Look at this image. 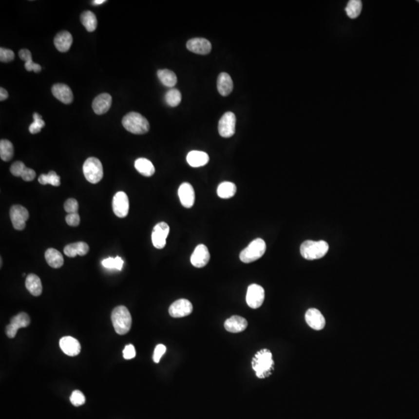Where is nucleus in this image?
<instances>
[{"mask_svg":"<svg viewBox=\"0 0 419 419\" xmlns=\"http://www.w3.org/2000/svg\"><path fill=\"white\" fill-rule=\"evenodd\" d=\"M24 66L26 70L28 71V72L34 71L35 73H39V72L41 71V67H40V65H38V64H37V63L34 62L33 60L27 61V62H25Z\"/></svg>","mask_w":419,"mask_h":419,"instance_id":"49530a36","label":"nucleus"},{"mask_svg":"<svg viewBox=\"0 0 419 419\" xmlns=\"http://www.w3.org/2000/svg\"><path fill=\"white\" fill-rule=\"evenodd\" d=\"M102 265L107 268V269H116L117 270H121L124 266V260L119 256L116 258L109 257L103 259L102 261Z\"/></svg>","mask_w":419,"mask_h":419,"instance_id":"c9c22d12","label":"nucleus"},{"mask_svg":"<svg viewBox=\"0 0 419 419\" xmlns=\"http://www.w3.org/2000/svg\"><path fill=\"white\" fill-rule=\"evenodd\" d=\"M111 320L115 332L118 335H125L132 328V315L124 306H118L113 310Z\"/></svg>","mask_w":419,"mask_h":419,"instance_id":"f03ea898","label":"nucleus"},{"mask_svg":"<svg viewBox=\"0 0 419 419\" xmlns=\"http://www.w3.org/2000/svg\"><path fill=\"white\" fill-rule=\"evenodd\" d=\"M19 57L21 60H23L25 62H27V61L32 60L31 52L27 49L20 50L19 52Z\"/></svg>","mask_w":419,"mask_h":419,"instance_id":"de8ad7c7","label":"nucleus"},{"mask_svg":"<svg viewBox=\"0 0 419 419\" xmlns=\"http://www.w3.org/2000/svg\"><path fill=\"white\" fill-rule=\"evenodd\" d=\"M45 259L48 265L54 269L61 268L64 264L62 254L55 248H48L45 251Z\"/></svg>","mask_w":419,"mask_h":419,"instance_id":"a878e982","label":"nucleus"},{"mask_svg":"<svg viewBox=\"0 0 419 419\" xmlns=\"http://www.w3.org/2000/svg\"><path fill=\"white\" fill-rule=\"evenodd\" d=\"M31 324V319L28 314L21 312L12 318L10 324L6 328V333L10 339H14L18 333V330L21 328H26Z\"/></svg>","mask_w":419,"mask_h":419,"instance_id":"9d476101","label":"nucleus"},{"mask_svg":"<svg viewBox=\"0 0 419 419\" xmlns=\"http://www.w3.org/2000/svg\"><path fill=\"white\" fill-rule=\"evenodd\" d=\"M34 117V122L29 127V131L33 134L39 133L41 131L42 128L45 126V122L42 120L41 115L39 114L38 113H35L33 114Z\"/></svg>","mask_w":419,"mask_h":419,"instance_id":"e433bc0d","label":"nucleus"},{"mask_svg":"<svg viewBox=\"0 0 419 419\" xmlns=\"http://www.w3.org/2000/svg\"><path fill=\"white\" fill-rule=\"evenodd\" d=\"M70 401L76 407H79V406L85 404L86 398L80 391L76 390V391H73V394L71 395Z\"/></svg>","mask_w":419,"mask_h":419,"instance_id":"4c0bfd02","label":"nucleus"},{"mask_svg":"<svg viewBox=\"0 0 419 419\" xmlns=\"http://www.w3.org/2000/svg\"><path fill=\"white\" fill-rule=\"evenodd\" d=\"M136 356V351L133 345H126L123 351V356L125 360H132Z\"/></svg>","mask_w":419,"mask_h":419,"instance_id":"c03bdc74","label":"nucleus"},{"mask_svg":"<svg viewBox=\"0 0 419 419\" xmlns=\"http://www.w3.org/2000/svg\"><path fill=\"white\" fill-rule=\"evenodd\" d=\"M235 184L230 182H223L217 187V195L222 199L231 198L236 193Z\"/></svg>","mask_w":419,"mask_h":419,"instance_id":"c85d7f7f","label":"nucleus"},{"mask_svg":"<svg viewBox=\"0 0 419 419\" xmlns=\"http://www.w3.org/2000/svg\"><path fill=\"white\" fill-rule=\"evenodd\" d=\"M209 160V155L204 152L192 151L187 154V162L192 167L197 168L205 166L208 164Z\"/></svg>","mask_w":419,"mask_h":419,"instance_id":"b1692460","label":"nucleus"},{"mask_svg":"<svg viewBox=\"0 0 419 419\" xmlns=\"http://www.w3.org/2000/svg\"><path fill=\"white\" fill-rule=\"evenodd\" d=\"M82 170L86 180L90 183L95 184L103 179V165L98 158L94 157L87 158L84 162Z\"/></svg>","mask_w":419,"mask_h":419,"instance_id":"423d86ee","label":"nucleus"},{"mask_svg":"<svg viewBox=\"0 0 419 419\" xmlns=\"http://www.w3.org/2000/svg\"><path fill=\"white\" fill-rule=\"evenodd\" d=\"M60 348L63 353L69 356H78L80 353L81 345L79 342L71 336L63 337L59 342Z\"/></svg>","mask_w":419,"mask_h":419,"instance_id":"6ab92c4d","label":"nucleus"},{"mask_svg":"<svg viewBox=\"0 0 419 419\" xmlns=\"http://www.w3.org/2000/svg\"><path fill=\"white\" fill-rule=\"evenodd\" d=\"M106 2V0H95V1H92V3L94 4V5H100V4L104 3Z\"/></svg>","mask_w":419,"mask_h":419,"instance_id":"8fccbe9b","label":"nucleus"},{"mask_svg":"<svg viewBox=\"0 0 419 419\" xmlns=\"http://www.w3.org/2000/svg\"><path fill=\"white\" fill-rule=\"evenodd\" d=\"M124 128L133 134H144L149 132L150 124L141 114L131 112L124 116L122 120Z\"/></svg>","mask_w":419,"mask_h":419,"instance_id":"7ed1b4c3","label":"nucleus"},{"mask_svg":"<svg viewBox=\"0 0 419 419\" xmlns=\"http://www.w3.org/2000/svg\"><path fill=\"white\" fill-rule=\"evenodd\" d=\"M247 326H248V322L246 321V318L238 315L230 317L225 322V329L231 333L243 332L246 329Z\"/></svg>","mask_w":419,"mask_h":419,"instance_id":"412c9836","label":"nucleus"},{"mask_svg":"<svg viewBox=\"0 0 419 419\" xmlns=\"http://www.w3.org/2000/svg\"><path fill=\"white\" fill-rule=\"evenodd\" d=\"M89 250L90 248L86 242H75L65 246L64 248V253L68 257L74 258L76 255H80V256L86 255L89 252Z\"/></svg>","mask_w":419,"mask_h":419,"instance_id":"393cba45","label":"nucleus"},{"mask_svg":"<svg viewBox=\"0 0 419 419\" xmlns=\"http://www.w3.org/2000/svg\"><path fill=\"white\" fill-rule=\"evenodd\" d=\"M170 233V226L166 222H160L154 226L152 234L153 246L158 249L164 248L166 238Z\"/></svg>","mask_w":419,"mask_h":419,"instance_id":"f8f14e48","label":"nucleus"},{"mask_svg":"<svg viewBox=\"0 0 419 419\" xmlns=\"http://www.w3.org/2000/svg\"><path fill=\"white\" fill-rule=\"evenodd\" d=\"M113 210L115 215L120 218L128 216L129 213V199L125 192H116L113 199Z\"/></svg>","mask_w":419,"mask_h":419,"instance_id":"9b49d317","label":"nucleus"},{"mask_svg":"<svg viewBox=\"0 0 419 419\" xmlns=\"http://www.w3.org/2000/svg\"><path fill=\"white\" fill-rule=\"evenodd\" d=\"M111 104H112V96L110 94H99L93 102V109L96 114H104L110 110Z\"/></svg>","mask_w":419,"mask_h":419,"instance_id":"aec40b11","label":"nucleus"},{"mask_svg":"<svg viewBox=\"0 0 419 419\" xmlns=\"http://www.w3.org/2000/svg\"><path fill=\"white\" fill-rule=\"evenodd\" d=\"M14 145L8 140L3 139L0 141V157L2 160L9 162L14 157Z\"/></svg>","mask_w":419,"mask_h":419,"instance_id":"2f4dec72","label":"nucleus"},{"mask_svg":"<svg viewBox=\"0 0 419 419\" xmlns=\"http://www.w3.org/2000/svg\"><path fill=\"white\" fill-rule=\"evenodd\" d=\"M362 8V4L360 0H351L347 4L345 12L349 18L356 19L361 14Z\"/></svg>","mask_w":419,"mask_h":419,"instance_id":"473e14b6","label":"nucleus"},{"mask_svg":"<svg viewBox=\"0 0 419 419\" xmlns=\"http://www.w3.org/2000/svg\"><path fill=\"white\" fill-rule=\"evenodd\" d=\"M10 219L14 229L22 230L26 227V221L29 218V212L24 207L14 205L10 211Z\"/></svg>","mask_w":419,"mask_h":419,"instance_id":"1a4fd4ad","label":"nucleus"},{"mask_svg":"<svg viewBox=\"0 0 419 419\" xmlns=\"http://www.w3.org/2000/svg\"><path fill=\"white\" fill-rule=\"evenodd\" d=\"M187 48L192 53L205 56L211 52L212 46L210 42L207 39L196 38L187 41Z\"/></svg>","mask_w":419,"mask_h":419,"instance_id":"2eb2a0df","label":"nucleus"},{"mask_svg":"<svg viewBox=\"0 0 419 419\" xmlns=\"http://www.w3.org/2000/svg\"><path fill=\"white\" fill-rule=\"evenodd\" d=\"M52 93L56 99L65 104H70L73 101V91L65 84H55L52 86Z\"/></svg>","mask_w":419,"mask_h":419,"instance_id":"a211bd4d","label":"nucleus"},{"mask_svg":"<svg viewBox=\"0 0 419 419\" xmlns=\"http://www.w3.org/2000/svg\"><path fill=\"white\" fill-rule=\"evenodd\" d=\"M81 22L89 32H93L97 27V19L91 11H85L81 14Z\"/></svg>","mask_w":419,"mask_h":419,"instance_id":"7c9ffc66","label":"nucleus"},{"mask_svg":"<svg viewBox=\"0 0 419 419\" xmlns=\"http://www.w3.org/2000/svg\"><path fill=\"white\" fill-rule=\"evenodd\" d=\"M192 311V305L187 299H179L171 304L169 309L170 316L172 318H183L188 316Z\"/></svg>","mask_w":419,"mask_h":419,"instance_id":"ddd939ff","label":"nucleus"},{"mask_svg":"<svg viewBox=\"0 0 419 419\" xmlns=\"http://www.w3.org/2000/svg\"><path fill=\"white\" fill-rule=\"evenodd\" d=\"M236 117L234 113L226 112L220 119L218 124V132L223 137H230L235 133Z\"/></svg>","mask_w":419,"mask_h":419,"instance_id":"6e6552de","label":"nucleus"},{"mask_svg":"<svg viewBox=\"0 0 419 419\" xmlns=\"http://www.w3.org/2000/svg\"><path fill=\"white\" fill-rule=\"evenodd\" d=\"M38 182L41 185L51 184L54 187H59L61 185L60 176L55 171H49L48 174H42L39 176Z\"/></svg>","mask_w":419,"mask_h":419,"instance_id":"72a5a7b5","label":"nucleus"},{"mask_svg":"<svg viewBox=\"0 0 419 419\" xmlns=\"http://www.w3.org/2000/svg\"><path fill=\"white\" fill-rule=\"evenodd\" d=\"M418 2H419V1H418Z\"/></svg>","mask_w":419,"mask_h":419,"instance_id":"3c124183","label":"nucleus"},{"mask_svg":"<svg viewBox=\"0 0 419 419\" xmlns=\"http://www.w3.org/2000/svg\"><path fill=\"white\" fill-rule=\"evenodd\" d=\"M73 36L69 31H64L58 33L54 39V44L60 52H67L73 44Z\"/></svg>","mask_w":419,"mask_h":419,"instance_id":"4be33fe9","label":"nucleus"},{"mask_svg":"<svg viewBox=\"0 0 419 419\" xmlns=\"http://www.w3.org/2000/svg\"><path fill=\"white\" fill-rule=\"evenodd\" d=\"M8 96H9L8 92L5 89H3V88H0V100L3 101L5 99H7Z\"/></svg>","mask_w":419,"mask_h":419,"instance_id":"09e8293b","label":"nucleus"},{"mask_svg":"<svg viewBox=\"0 0 419 419\" xmlns=\"http://www.w3.org/2000/svg\"><path fill=\"white\" fill-rule=\"evenodd\" d=\"M157 75L161 82L167 87H173L177 83V77L172 71L161 69L158 71Z\"/></svg>","mask_w":419,"mask_h":419,"instance_id":"c756f323","label":"nucleus"},{"mask_svg":"<svg viewBox=\"0 0 419 419\" xmlns=\"http://www.w3.org/2000/svg\"><path fill=\"white\" fill-rule=\"evenodd\" d=\"M67 224L72 227H77L80 224V217L78 213H69L65 218Z\"/></svg>","mask_w":419,"mask_h":419,"instance_id":"79ce46f5","label":"nucleus"},{"mask_svg":"<svg viewBox=\"0 0 419 419\" xmlns=\"http://www.w3.org/2000/svg\"><path fill=\"white\" fill-rule=\"evenodd\" d=\"M217 90L223 96H227L232 92L234 84L230 75L226 73H221L218 76L217 82Z\"/></svg>","mask_w":419,"mask_h":419,"instance_id":"5701e85b","label":"nucleus"},{"mask_svg":"<svg viewBox=\"0 0 419 419\" xmlns=\"http://www.w3.org/2000/svg\"><path fill=\"white\" fill-rule=\"evenodd\" d=\"M26 168L27 167H26L23 162L18 161V162H14L12 164L11 167H10V171H11V173L14 176H17V177H19H19H21Z\"/></svg>","mask_w":419,"mask_h":419,"instance_id":"58836bf2","label":"nucleus"},{"mask_svg":"<svg viewBox=\"0 0 419 419\" xmlns=\"http://www.w3.org/2000/svg\"><path fill=\"white\" fill-rule=\"evenodd\" d=\"M210 259L209 250L206 246L201 244L196 246L191 255L190 261L192 265L196 268H202L209 263Z\"/></svg>","mask_w":419,"mask_h":419,"instance_id":"4468645a","label":"nucleus"},{"mask_svg":"<svg viewBox=\"0 0 419 419\" xmlns=\"http://www.w3.org/2000/svg\"><path fill=\"white\" fill-rule=\"evenodd\" d=\"M26 288L35 297H38L42 293V284L40 279L35 274H29L26 279Z\"/></svg>","mask_w":419,"mask_h":419,"instance_id":"cd10ccee","label":"nucleus"},{"mask_svg":"<svg viewBox=\"0 0 419 419\" xmlns=\"http://www.w3.org/2000/svg\"><path fill=\"white\" fill-rule=\"evenodd\" d=\"M267 244L262 238H256L248 245L244 250L241 251V261L245 263H250L256 261L265 254Z\"/></svg>","mask_w":419,"mask_h":419,"instance_id":"39448f33","label":"nucleus"},{"mask_svg":"<svg viewBox=\"0 0 419 419\" xmlns=\"http://www.w3.org/2000/svg\"><path fill=\"white\" fill-rule=\"evenodd\" d=\"M14 53L12 50L0 48V61L2 62H10L14 59Z\"/></svg>","mask_w":419,"mask_h":419,"instance_id":"a19ab883","label":"nucleus"},{"mask_svg":"<svg viewBox=\"0 0 419 419\" xmlns=\"http://www.w3.org/2000/svg\"><path fill=\"white\" fill-rule=\"evenodd\" d=\"M134 167L139 173L146 177L154 175L155 171L152 162L145 158H137L134 162Z\"/></svg>","mask_w":419,"mask_h":419,"instance_id":"bb28decb","label":"nucleus"},{"mask_svg":"<svg viewBox=\"0 0 419 419\" xmlns=\"http://www.w3.org/2000/svg\"><path fill=\"white\" fill-rule=\"evenodd\" d=\"M179 200L182 205L186 208H191L195 202V192L193 187L188 183H182L178 190Z\"/></svg>","mask_w":419,"mask_h":419,"instance_id":"f3484780","label":"nucleus"},{"mask_svg":"<svg viewBox=\"0 0 419 419\" xmlns=\"http://www.w3.org/2000/svg\"><path fill=\"white\" fill-rule=\"evenodd\" d=\"M166 103L171 107H175L179 106L181 103L182 94L179 90L176 89H171L166 93L165 95Z\"/></svg>","mask_w":419,"mask_h":419,"instance_id":"f704fd0d","label":"nucleus"},{"mask_svg":"<svg viewBox=\"0 0 419 419\" xmlns=\"http://www.w3.org/2000/svg\"><path fill=\"white\" fill-rule=\"evenodd\" d=\"M329 250V246L324 241L314 242L312 240L305 241L301 246V254L307 260H315L322 259Z\"/></svg>","mask_w":419,"mask_h":419,"instance_id":"20e7f679","label":"nucleus"},{"mask_svg":"<svg viewBox=\"0 0 419 419\" xmlns=\"http://www.w3.org/2000/svg\"><path fill=\"white\" fill-rule=\"evenodd\" d=\"M305 321L311 328L317 331L323 329L325 326V319L323 314L316 308H310L305 314Z\"/></svg>","mask_w":419,"mask_h":419,"instance_id":"dca6fc26","label":"nucleus"},{"mask_svg":"<svg viewBox=\"0 0 419 419\" xmlns=\"http://www.w3.org/2000/svg\"><path fill=\"white\" fill-rule=\"evenodd\" d=\"M65 211L69 213H76L78 212V204L76 199L70 198L65 201L64 205Z\"/></svg>","mask_w":419,"mask_h":419,"instance_id":"ea45409f","label":"nucleus"},{"mask_svg":"<svg viewBox=\"0 0 419 419\" xmlns=\"http://www.w3.org/2000/svg\"><path fill=\"white\" fill-rule=\"evenodd\" d=\"M265 300V290L263 286L258 284H251L248 287L246 294V302L251 308L256 309L261 307Z\"/></svg>","mask_w":419,"mask_h":419,"instance_id":"0eeeda50","label":"nucleus"},{"mask_svg":"<svg viewBox=\"0 0 419 419\" xmlns=\"http://www.w3.org/2000/svg\"><path fill=\"white\" fill-rule=\"evenodd\" d=\"M21 177H22V179H23L24 181H32V180H34V179H35V177H36V172H35V170H33L32 169H30V168L27 167L25 169L23 175H22Z\"/></svg>","mask_w":419,"mask_h":419,"instance_id":"a18cd8bd","label":"nucleus"},{"mask_svg":"<svg viewBox=\"0 0 419 419\" xmlns=\"http://www.w3.org/2000/svg\"><path fill=\"white\" fill-rule=\"evenodd\" d=\"M251 366L256 376L260 379L269 377L274 370V361L272 360V353L267 349L259 351L252 359Z\"/></svg>","mask_w":419,"mask_h":419,"instance_id":"f257e3e1","label":"nucleus"},{"mask_svg":"<svg viewBox=\"0 0 419 419\" xmlns=\"http://www.w3.org/2000/svg\"><path fill=\"white\" fill-rule=\"evenodd\" d=\"M166 352V347L164 345L159 344V345H157V346L155 347V349H154V356H153V360H154V362H156V363H158V362H160L161 358H162V356L165 354Z\"/></svg>","mask_w":419,"mask_h":419,"instance_id":"37998d69","label":"nucleus"}]
</instances>
